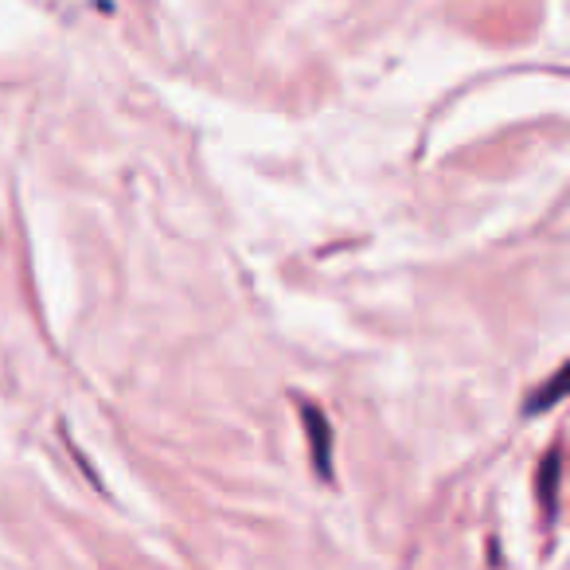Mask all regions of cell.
Masks as SVG:
<instances>
[{
  "instance_id": "obj_1",
  "label": "cell",
  "mask_w": 570,
  "mask_h": 570,
  "mask_svg": "<svg viewBox=\"0 0 570 570\" xmlns=\"http://www.w3.org/2000/svg\"><path fill=\"white\" fill-rule=\"evenodd\" d=\"M305 414V430H309V442H313V458H317L321 476H333V434H328V419L317 411V406H302Z\"/></svg>"
},
{
  "instance_id": "obj_2",
  "label": "cell",
  "mask_w": 570,
  "mask_h": 570,
  "mask_svg": "<svg viewBox=\"0 0 570 570\" xmlns=\"http://www.w3.org/2000/svg\"><path fill=\"white\" fill-rule=\"evenodd\" d=\"M559 469H562V453L551 450L543 458V469H539V500H543V512L547 520H554V512H559Z\"/></svg>"
},
{
  "instance_id": "obj_3",
  "label": "cell",
  "mask_w": 570,
  "mask_h": 570,
  "mask_svg": "<svg viewBox=\"0 0 570 570\" xmlns=\"http://www.w3.org/2000/svg\"><path fill=\"white\" fill-rule=\"evenodd\" d=\"M562 383H567V372H562V367H559V372H554L551 380L543 383V391H535V395L528 399V406H523V414H528V419H535V414H543L547 406L559 403L562 391H567V387H562Z\"/></svg>"
}]
</instances>
